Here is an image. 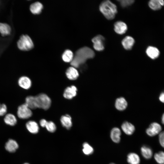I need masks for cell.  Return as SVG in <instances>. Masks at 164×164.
<instances>
[{"instance_id":"6da1fadb","label":"cell","mask_w":164,"mask_h":164,"mask_svg":"<svg viewBox=\"0 0 164 164\" xmlns=\"http://www.w3.org/2000/svg\"><path fill=\"white\" fill-rule=\"evenodd\" d=\"M95 56L93 50L87 46L82 47L78 50L73 56V59L70 62L73 67L75 68L84 63L88 59L92 58Z\"/></svg>"},{"instance_id":"7a4b0ae2","label":"cell","mask_w":164,"mask_h":164,"mask_svg":"<svg viewBox=\"0 0 164 164\" xmlns=\"http://www.w3.org/2000/svg\"><path fill=\"white\" fill-rule=\"evenodd\" d=\"M100 12L108 20L113 19L117 13L116 5L109 0L102 2L99 6Z\"/></svg>"},{"instance_id":"3957f363","label":"cell","mask_w":164,"mask_h":164,"mask_svg":"<svg viewBox=\"0 0 164 164\" xmlns=\"http://www.w3.org/2000/svg\"><path fill=\"white\" fill-rule=\"evenodd\" d=\"M18 48L20 50L27 51L34 47L33 43L30 37L27 35H22L17 42Z\"/></svg>"},{"instance_id":"277c9868","label":"cell","mask_w":164,"mask_h":164,"mask_svg":"<svg viewBox=\"0 0 164 164\" xmlns=\"http://www.w3.org/2000/svg\"><path fill=\"white\" fill-rule=\"evenodd\" d=\"M35 97L37 108L47 110L50 108L51 100L46 94L41 93L35 96Z\"/></svg>"},{"instance_id":"5b68a950","label":"cell","mask_w":164,"mask_h":164,"mask_svg":"<svg viewBox=\"0 0 164 164\" xmlns=\"http://www.w3.org/2000/svg\"><path fill=\"white\" fill-rule=\"evenodd\" d=\"M25 103L18 106L17 114L18 117L21 119H27L32 115V111Z\"/></svg>"},{"instance_id":"8992f818","label":"cell","mask_w":164,"mask_h":164,"mask_svg":"<svg viewBox=\"0 0 164 164\" xmlns=\"http://www.w3.org/2000/svg\"><path fill=\"white\" fill-rule=\"evenodd\" d=\"M162 128L158 123L153 122L151 123L146 129L145 132L148 135L153 137L159 135L162 132Z\"/></svg>"},{"instance_id":"52a82bcc","label":"cell","mask_w":164,"mask_h":164,"mask_svg":"<svg viewBox=\"0 0 164 164\" xmlns=\"http://www.w3.org/2000/svg\"><path fill=\"white\" fill-rule=\"evenodd\" d=\"M93 43V47L96 50L101 51L104 49V38L101 35H98L94 38L92 40Z\"/></svg>"},{"instance_id":"ba28073f","label":"cell","mask_w":164,"mask_h":164,"mask_svg":"<svg viewBox=\"0 0 164 164\" xmlns=\"http://www.w3.org/2000/svg\"><path fill=\"white\" fill-rule=\"evenodd\" d=\"M121 130L118 127H114L111 130L110 136L113 142L115 143H118L121 140Z\"/></svg>"},{"instance_id":"9c48e42d","label":"cell","mask_w":164,"mask_h":164,"mask_svg":"<svg viewBox=\"0 0 164 164\" xmlns=\"http://www.w3.org/2000/svg\"><path fill=\"white\" fill-rule=\"evenodd\" d=\"M121 128L123 132L128 135H131L133 134L135 130L134 125L127 121L123 122L121 125Z\"/></svg>"},{"instance_id":"30bf717a","label":"cell","mask_w":164,"mask_h":164,"mask_svg":"<svg viewBox=\"0 0 164 164\" xmlns=\"http://www.w3.org/2000/svg\"><path fill=\"white\" fill-rule=\"evenodd\" d=\"M18 84L20 87L26 90L29 89L32 86L31 79L26 76L20 77L18 80Z\"/></svg>"},{"instance_id":"8fae6325","label":"cell","mask_w":164,"mask_h":164,"mask_svg":"<svg viewBox=\"0 0 164 164\" xmlns=\"http://www.w3.org/2000/svg\"><path fill=\"white\" fill-rule=\"evenodd\" d=\"M77 91V89L75 86L67 87L64 91L63 97L67 99H71L76 95Z\"/></svg>"},{"instance_id":"7c38bea8","label":"cell","mask_w":164,"mask_h":164,"mask_svg":"<svg viewBox=\"0 0 164 164\" xmlns=\"http://www.w3.org/2000/svg\"><path fill=\"white\" fill-rule=\"evenodd\" d=\"M126 160L129 164H140L141 162L139 155L134 152L129 153L127 155Z\"/></svg>"},{"instance_id":"4fadbf2b","label":"cell","mask_w":164,"mask_h":164,"mask_svg":"<svg viewBox=\"0 0 164 164\" xmlns=\"http://www.w3.org/2000/svg\"><path fill=\"white\" fill-rule=\"evenodd\" d=\"M141 153L142 157L145 159H149L153 156V151L152 149L149 146L144 145L140 148Z\"/></svg>"},{"instance_id":"5bb4252c","label":"cell","mask_w":164,"mask_h":164,"mask_svg":"<svg viewBox=\"0 0 164 164\" xmlns=\"http://www.w3.org/2000/svg\"><path fill=\"white\" fill-rule=\"evenodd\" d=\"M66 74L67 78L71 80L77 79L79 76L78 72L76 68L73 66L67 68Z\"/></svg>"},{"instance_id":"9a60e30c","label":"cell","mask_w":164,"mask_h":164,"mask_svg":"<svg viewBox=\"0 0 164 164\" xmlns=\"http://www.w3.org/2000/svg\"><path fill=\"white\" fill-rule=\"evenodd\" d=\"M127 29L126 24L123 22L118 21L114 24V30L118 34H122L125 33Z\"/></svg>"},{"instance_id":"2e32d148","label":"cell","mask_w":164,"mask_h":164,"mask_svg":"<svg viewBox=\"0 0 164 164\" xmlns=\"http://www.w3.org/2000/svg\"><path fill=\"white\" fill-rule=\"evenodd\" d=\"M128 106V103L123 97H119L116 100L115 106L118 110L122 111L126 109Z\"/></svg>"},{"instance_id":"e0dca14e","label":"cell","mask_w":164,"mask_h":164,"mask_svg":"<svg viewBox=\"0 0 164 164\" xmlns=\"http://www.w3.org/2000/svg\"><path fill=\"white\" fill-rule=\"evenodd\" d=\"M19 145L17 142L12 139H9L5 143V148L6 150L10 152H14L18 149Z\"/></svg>"},{"instance_id":"ac0fdd59","label":"cell","mask_w":164,"mask_h":164,"mask_svg":"<svg viewBox=\"0 0 164 164\" xmlns=\"http://www.w3.org/2000/svg\"><path fill=\"white\" fill-rule=\"evenodd\" d=\"M146 53L150 58L152 59L157 58L159 56L160 52L159 50L157 48L149 46L146 50Z\"/></svg>"},{"instance_id":"d6986e66","label":"cell","mask_w":164,"mask_h":164,"mask_svg":"<svg viewBox=\"0 0 164 164\" xmlns=\"http://www.w3.org/2000/svg\"><path fill=\"white\" fill-rule=\"evenodd\" d=\"M26 127L28 131L32 134L37 133L39 128L37 123L33 121L27 122L26 124Z\"/></svg>"},{"instance_id":"ffe728a7","label":"cell","mask_w":164,"mask_h":164,"mask_svg":"<svg viewBox=\"0 0 164 164\" xmlns=\"http://www.w3.org/2000/svg\"><path fill=\"white\" fill-rule=\"evenodd\" d=\"M135 42L134 39L130 36H127L122 41L124 48L126 50H130L133 47Z\"/></svg>"},{"instance_id":"44dd1931","label":"cell","mask_w":164,"mask_h":164,"mask_svg":"<svg viewBox=\"0 0 164 164\" xmlns=\"http://www.w3.org/2000/svg\"><path fill=\"white\" fill-rule=\"evenodd\" d=\"M4 121L6 124L11 126H14L17 122L16 117L11 113L6 114L4 118Z\"/></svg>"},{"instance_id":"7402d4cb","label":"cell","mask_w":164,"mask_h":164,"mask_svg":"<svg viewBox=\"0 0 164 164\" xmlns=\"http://www.w3.org/2000/svg\"><path fill=\"white\" fill-rule=\"evenodd\" d=\"M71 117L68 114L62 116L60 121L62 126L67 129H69L72 126V122Z\"/></svg>"},{"instance_id":"603a6c76","label":"cell","mask_w":164,"mask_h":164,"mask_svg":"<svg viewBox=\"0 0 164 164\" xmlns=\"http://www.w3.org/2000/svg\"><path fill=\"white\" fill-rule=\"evenodd\" d=\"M43 8V5L41 3L36 2L31 4L30 6V10L33 14L40 13Z\"/></svg>"},{"instance_id":"cb8c5ba5","label":"cell","mask_w":164,"mask_h":164,"mask_svg":"<svg viewBox=\"0 0 164 164\" xmlns=\"http://www.w3.org/2000/svg\"><path fill=\"white\" fill-rule=\"evenodd\" d=\"M11 32V28L9 24L0 22V33L2 36L9 35Z\"/></svg>"},{"instance_id":"d4e9b609","label":"cell","mask_w":164,"mask_h":164,"mask_svg":"<svg viewBox=\"0 0 164 164\" xmlns=\"http://www.w3.org/2000/svg\"><path fill=\"white\" fill-rule=\"evenodd\" d=\"M25 103L31 109H34L37 108L35 96H27L25 99Z\"/></svg>"},{"instance_id":"484cf974","label":"cell","mask_w":164,"mask_h":164,"mask_svg":"<svg viewBox=\"0 0 164 164\" xmlns=\"http://www.w3.org/2000/svg\"><path fill=\"white\" fill-rule=\"evenodd\" d=\"M73 53L71 50H67L63 54L62 58L65 62H71L73 59Z\"/></svg>"},{"instance_id":"4316f807","label":"cell","mask_w":164,"mask_h":164,"mask_svg":"<svg viewBox=\"0 0 164 164\" xmlns=\"http://www.w3.org/2000/svg\"><path fill=\"white\" fill-rule=\"evenodd\" d=\"M83 147V152L85 155H90L93 153L94 151L93 148L87 142H84Z\"/></svg>"},{"instance_id":"83f0119b","label":"cell","mask_w":164,"mask_h":164,"mask_svg":"<svg viewBox=\"0 0 164 164\" xmlns=\"http://www.w3.org/2000/svg\"><path fill=\"white\" fill-rule=\"evenodd\" d=\"M154 157L155 160L159 164H164V152L160 151L155 153Z\"/></svg>"},{"instance_id":"f1b7e54d","label":"cell","mask_w":164,"mask_h":164,"mask_svg":"<svg viewBox=\"0 0 164 164\" xmlns=\"http://www.w3.org/2000/svg\"><path fill=\"white\" fill-rule=\"evenodd\" d=\"M149 7L153 10H158L160 9L162 6L160 4L159 0H151L149 3Z\"/></svg>"},{"instance_id":"f546056e","label":"cell","mask_w":164,"mask_h":164,"mask_svg":"<svg viewBox=\"0 0 164 164\" xmlns=\"http://www.w3.org/2000/svg\"><path fill=\"white\" fill-rule=\"evenodd\" d=\"M45 127L48 131L51 132H54L56 129V125L52 121H47Z\"/></svg>"},{"instance_id":"4dcf8cb0","label":"cell","mask_w":164,"mask_h":164,"mask_svg":"<svg viewBox=\"0 0 164 164\" xmlns=\"http://www.w3.org/2000/svg\"><path fill=\"white\" fill-rule=\"evenodd\" d=\"M121 6L123 7H128L132 4L134 1L133 0H119Z\"/></svg>"},{"instance_id":"1f68e13d","label":"cell","mask_w":164,"mask_h":164,"mask_svg":"<svg viewBox=\"0 0 164 164\" xmlns=\"http://www.w3.org/2000/svg\"><path fill=\"white\" fill-rule=\"evenodd\" d=\"M7 111L6 105L4 104L0 103V116L5 115Z\"/></svg>"},{"instance_id":"d6a6232c","label":"cell","mask_w":164,"mask_h":164,"mask_svg":"<svg viewBox=\"0 0 164 164\" xmlns=\"http://www.w3.org/2000/svg\"><path fill=\"white\" fill-rule=\"evenodd\" d=\"M159 140L161 146L164 148V131H162L159 135Z\"/></svg>"},{"instance_id":"836d02e7","label":"cell","mask_w":164,"mask_h":164,"mask_svg":"<svg viewBox=\"0 0 164 164\" xmlns=\"http://www.w3.org/2000/svg\"><path fill=\"white\" fill-rule=\"evenodd\" d=\"M47 121L45 119H42L39 121L40 125L41 126L44 127H45L47 123Z\"/></svg>"},{"instance_id":"e575fe53","label":"cell","mask_w":164,"mask_h":164,"mask_svg":"<svg viewBox=\"0 0 164 164\" xmlns=\"http://www.w3.org/2000/svg\"><path fill=\"white\" fill-rule=\"evenodd\" d=\"M159 99L161 102L164 103V91L160 94L159 97Z\"/></svg>"},{"instance_id":"d590c367","label":"cell","mask_w":164,"mask_h":164,"mask_svg":"<svg viewBox=\"0 0 164 164\" xmlns=\"http://www.w3.org/2000/svg\"><path fill=\"white\" fill-rule=\"evenodd\" d=\"M159 1L162 6L164 5V1L163 0H159Z\"/></svg>"},{"instance_id":"8d00e7d4","label":"cell","mask_w":164,"mask_h":164,"mask_svg":"<svg viewBox=\"0 0 164 164\" xmlns=\"http://www.w3.org/2000/svg\"><path fill=\"white\" fill-rule=\"evenodd\" d=\"M161 121L162 124L164 125V113L163 114L162 116Z\"/></svg>"},{"instance_id":"74e56055","label":"cell","mask_w":164,"mask_h":164,"mask_svg":"<svg viewBox=\"0 0 164 164\" xmlns=\"http://www.w3.org/2000/svg\"><path fill=\"white\" fill-rule=\"evenodd\" d=\"M109 164H116L114 162H111L109 163Z\"/></svg>"},{"instance_id":"f35d334b","label":"cell","mask_w":164,"mask_h":164,"mask_svg":"<svg viewBox=\"0 0 164 164\" xmlns=\"http://www.w3.org/2000/svg\"><path fill=\"white\" fill-rule=\"evenodd\" d=\"M23 164H29L28 163H24Z\"/></svg>"}]
</instances>
